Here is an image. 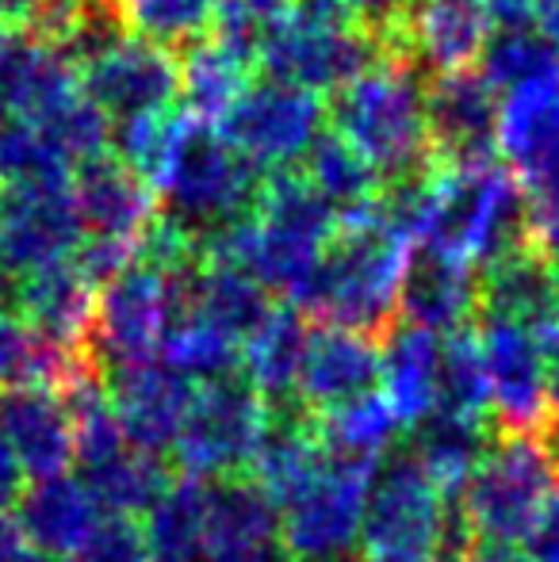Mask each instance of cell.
I'll list each match as a JSON object with an SVG mask.
<instances>
[{
	"mask_svg": "<svg viewBox=\"0 0 559 562\" xmlns=\"http://www.w3.org/2000/svg\"><path fill=\"white\" fill-rule=\"evenodd\" d=\"M77 562H149L142 528L131 517H104Z\"/></svg>",
	"mask_w": 559,
	"mask_h": 562,
	"instance_id": "40",
	"label": "cell"
},
{
	"mask_svg": "<svg viewBox=\"0 0 559 562\" xmlns=\"http://www.w3.org/2000/svg\"><path fill=\"white\" fill-rule=\"evenodd\" d=\"M314 425H318L322 451L329 459L357 467H380L383 456H391V448H395L399 429H403L388 398L376 391L326 409V414H314Z\"/></svg>",
	"mask_w": 559,
	"mask_h": 562,
	"instance_id": "31",
	"label": "cell"
},
{
	"mask_svg": "<svg viewBox=\"0 0 559 562\" xmlns=\"http://www.w3.org/2000/svg\"><path fill=\"white\" fill-rule=\"evenodd\" d=\"M203 562H291L277 502L246 474L208 482Z\"/></svg>",
	"mask_w": 559,
	"mask_h": 562,
	"instance_id": "15",
	"label": "cell"
},
{
	"mask_svg": "<svg viewBox=\"0 0 559 562\" xmlns=\"http://www.w3.org/2000/svg\"><path fill=\"white\" fill-rule=\"evenodd\" d=\"M479 352H483L491 409L502 432H537L548 425L545 360L533 329L510 318L479 314Z\"/></svg>",
	"mask_w": 559,
	"mask_h": 562,
	"instance_id": "14",
	"label": "cell"
},
{
	"mask_svg": "<svg viewBox=\"0 0 559 562\" xmlns=\"http://www.w3.org/2000/svg\"><path fill=\"white\" fill-rule=\"evenodd\" d=\"M559 490V448L545 429L494 432L487 456L456 494L476 540L522 548Z\"/></svg>",
	"mask_w": 559,
	"mask_h": 562,
	"instance_id": "3",
	"label": "cell"
},
{
	"mask_svg": "<svg viewBox=\"0 0 559 562\" xmlns=\"http://www.w3.org/2000/svg\"><path fill=\"white\" fill-rule=\"evenodd\" d=\"M291 0H219V15H238L249 23H265L272 15H280Z\"/></svg>",
	"mask_w": 559,
	"mask_h": 562,
	"instance_id": "48",
	"label": "cell"
},
{
	"mask_svg": "<svg viewBox=\"0 0 559 562\" xmlns=\"http://www.w3.org/2000/svg\"><path fill=\"white\" fill-rule=\"evenodd\" d=\"M479 314V272L471 265L445 252L418 249L414 245L411 268L399 299V322L418 326L425 334L448 337L468 329Z\"/></svg>",
	"mask_w": 559,
	"mask_h": 562,
	"instance_id": "23",
	"label": "cell"
},
{
	"mask_svg": "<svg viewBox=\"0 0 559 562\" xmlns=\"http://www.w3.org/2000/svg\"><path fill=\"white\" fill-rule=\"evenodd\" d=\"M77 479L89 486V494L97 497V505L108 517H146L157 502H161L165 490L177 482V467L165 456L154 451L127 448L120 456H112L108 463L89 467Z\"/></svg>",
	"mask_w": 559,
	"mask_h": 562,
	"instance_id": "32",
	"label": "cell"
},
{
	"mask_svg": "<svg viewBox=\"0 0 559 562\" xmlns=\"http://www.w3.org/2000/svg\"><path fill=\"white\" fill-rule=\"evenodd\" d=\"M376 35L388 58L414 61L425 77H445L479 66L491 20L483 0H411V8Z\"/></svg>",
	"mask_w": 559,
	"mask_h": 562,
	"instance_id": "12",
	"label": "cell"
},
{
	"mask_svg": "<svg viewBox=\"0 0 559 562\" xmlns=\"http://www.w3.org/2000/svg\"><path fill=\"white\" fill-rule=\"evenodd\" d=\"M257 188L261 172L219 131L192 123L157 188V207L165 223L192 237L195 249H203L211 237L254 211Z\"/></svg>",
	"mask_w": 559,
	"mask_h": 562,
	"instance_id": "4",
	"label": "cell"
},
{
	"mask_svg": "<svg viewBox=\"0 0 559 562\" xmlns=\"http://www.w3.org/2000/svg\"><path fill=\"white\" fill-rule=\"evenodd\" d=\"M491 440L494 432L479 417H456L445 414V409H433L429 417L411 425L406 451L418 459V467L429 474L440 494L456 497L463 490V482L471 479V471L479 467V459L487 456Z\"/></svg>",
	"mask_w": 559,
	"mask_h": 562,
	"instance_id": "30",
	"label": "cell"
},
{
	"mask_svg": "<svg viewBox=\"0 0 559 562\" xmlns=\"http://www.w3.org/2000/svg\"><path fill=\"white\" fill-rule=\"evenodd\" d=\"M545 360V394H548V425L559 429V318L545 322L540 329H533Z\"/></svg>",
	"mask_w": 559,
	"mask_h": 562,
	"instance_id": "44",
	"label": "cell"
},
{
	"mask_svg": "<svg viewBox=\"0 0 559 562\" xmlns=\"http://www.w3.org/2000/svg\"><path fill=\"white\" fill-rule=\"evenodd\" d=\"M383 345V398L395 409L399 425L411 429L437 409V375H440V337L418 326L399 322Z\"/></svg>",
	"mask_w": 559,
	"mask_h": 562,
	"instance_id": "29",
	"label": "cell"
},
{
	"mask_svg": "<svg viewBox=\"0 0 559 562\" xmlns=\"http://www.w3.org/2000/svg\"><path fill=\"white\" fill-rule=\"evenodd\" d=\"M380 58H388L380 35L349 15H322L288 4L257 27V69L318 97L345 89Z\"/></svg>",
	"mask_w": 559,
	"mask_h": 562,
	"instance_id": "5",
	"label": "cell"
},
{
	"mask_svg": "<svg viewBox=\"0 0 559 562\" xmlns=\"http://www.w3.org/2000/svg\"><path fill=\"white\" fill-rule=\"evenodd\" d=\"M429 77L406 58H380L334 92L329 123L380 180H403L433 169L429 119H425Z\"/></svg>",
	"mask_w": 559,
	"mask_h": 562,
	"instance_id": "2",
	"label": "cell"
},
{
	"mask_svg": "<svg viewBox=\"0 0 559 562\" xmlns=\"http://www.w3.org/2000/svg\"><path fill=\"white\" fill-rule=\"evenodd\" d=\"M479 314L522 322L525 329H540L545 322L559 318V291L545 252L522 241L517 249L491 260L479 272Z\"/></svg>",
	"mask_w": 559,
	"mask_h": 562,
	"instance_id": "26",
	"label": "cell"
},
{
	"mask_svg": "<svg viewBox=\"0 0 559 562\" xmlns=\"http://www.w3.org/2000/svg\"><path fill=\"white\" fill-rule=\"evenodd\" d=\"M8 38H12V35H8V31H4V27H0V54H4V46H8Z\"/></svg>",
	"mask_w": 559,
	"mask_h": 562,
	"instance_id": "53",
	"label": "cell"
},
{
	"mask_svg": "<svg viewBox=\"0 0 559 562\" xmlns=\"http://www.w3.org/2000/svg\"><path fill=\"white\" fill-rule=\"evenodd\" d=\"M380 371L383 345L376 337L353 334L342 326H318L311 329L295 402L311 414H326L360 394H372L380 386Z\"/></svg>",
	"mask_w": 559,
	"mask_h": 562,
	"instance_id": "21",
	"label": "cell"
},
{
	"mask_svg": "<svg viewBox=\"0 0 559 562\" xmlns=\"http://www.w3.org/2000/svg\"><path fill=\"white\" fill-rule=\"evenodd\" d=\"M445 494L418 467L411 451L383 456L368 486L360 551L365 562H437Z\"/></svg>",
	"mask_w": 559,
	"mask_h": 562,
	"instance_id": "8",
	"label": "cell"
},
{
	"mask_svg": "<svg viewBox=\"0 0 559 562\" xmlns=\"http://www.w3.org/2000/svg\"><path fill=\"white\" fill-rule=\"evenodd\" d=\"M303 177L337 211V218H349L376 207L383 192L380 172L334 131H322L318 142L311 146V154L303 157Z\"/></svg>",
	"mask_w": 559,
	"mask_h": 562,
	"instance_id": "33",
	"label": "cell"
},
{
	"mask_svg": "<svg viewBox=\"0 0 559 562\" xmlns=\"http://www.w3.org/2000/svg\"><path fill=\"white\" fill-rule=\"evenodd\" d=\"M525 241L545 257L559 252V177L525 192Z\"/></svg>",
	"mask_w": 559,
	"mask_h": 562,
	"instance_id": "41",
	"label": "cell"
},
{
	"mask_svg": "<svg viewBox=\"0 0 559 562\" xmlns=\"http://www.w3.org/2000/svg\"><path fill=\"white\" fill-rule=\"evenodd\" d=\"M69 188H74V203L77 215H81L85 237L142 245L149 226L161 218L157 192L138 172H131L112 149L77 165L74 177H69Z\"/></svg>",
	"mask_w": 559,
	"mask_h": 562,
	"instance_id": "19",
	"label": "cell"
},
{
	"mask_svg": "<svg viewBox=\"0 0 559 562\" xmlns=\"http://www.w3.org/2000/svg\"><path fill=\"white\" fill-rule=\"evenodd\" d=\"M85 241L69 177L0 184V272L20 280L58 265Z\"/></svg>",
	"mask_w": 559,
	"mask_h": 562,
	"instance_id": "10",
	"label": "cell"
},
{
	"mask_svg": "<svg viewBox=\"0 0 559 562\" xmlns=\"http://www.w3.org/2000/svg\"><path fill=\"white\" fill-rule=\"evenodd\" d=\"M23 467H20V459H15V451L8 448V440L0 437V513L8 509V505H15L20 502V494L27 486H23Z\"/></svg>",
	"mask_w": 559,
	"mask_h": 562,
	"instance_id": "47",
	"label": "cell"
},
{
	"mask_svg": "<svg viewBox=\"0 0 559 562\" xmlns=\"http://www.w3.org/2000/svg\"><path fill=\"white\" fill-rule=\"evenodd\" d=\"M291 4L311 8V12H322V15H349V20L380 31V27H388V23H395L399 15L411 8V0H291Z\"/></svg>",
	"mask_w": 559,
	"mask_h": 562,
	"instance_id": "42",
	"label": "cell"
},
{
	"mask_svg": "<svg viewBox=\"0 0 559 562\" xmlns=\"http://www.w3.org/2000/svg\"><path fill=\"white\" fill-rule=\"evenodd\" d=\"M548 268H552V280H556V291H559V252L556 257H548Z\"/></svg>",
	"mask_w": 559,
	"mask_h": 562,
	"instance_id": "52",
	"label": "cell"
},
{
	"mask_svg": "<svg viewBox=\"0 0 559 562\" xmlns=\"http://www.w3.org/2000/svg\"><path fill=\"white\" fill-rule=\"evenodd\" d=\"M437 409L456 417H479L491 409V386H487L483 352H479L476 329H456L440 340V375H437Z\"/></svg>",
	"mask_w": 559,
	"mask_h": 562,
	"instance_id": "37",
	"label": "cell"
},
{
	"mask_svg": "<svg viewBox=\"0 0 559 562\" xmlns=\"http://www.w3.org/2000/svg\"><path fill=\"white\" fill-rule=\"evenodd\" d=\"M77 85L112 123H123V119L177 108L180 58L169 46L127 35L108 46L100 58L85 61L77 69Z\"/></svg>",
	"mask_w": 559,
	"mask_h": 562,
	"instance_id": "13",
	"label": "cell"
},
{
	"mask_svg": "<svg viewBox=\"0 0 559 562\" xmlns=\"http://www.w3.org/2000/svg\"><path fill=\"white\" fill-rule=\"evenodd\" d=\"M4 119H8V115H4V108H0V123H4Z\"/></svg>",
	"mask_w": 559,
	"mask_h": 562,
	"instance_id": "54",
	"label": "cell"
},
{
	"mask_svg": "<svg viewBox=\"0 0 559 562\" xmlns=\"http://www.w3.org/2000/svg\"><path fill=\"white\" fill-rule=\"evenodd\" d=\"M188 131H192V119L180 108H165V112H146L112 123V146L115 157L157 192Z\"/></svg>",
	"mask_w": 559,
	"mask_h": 562,
	"instance_id": "35",
	"label": "cell"
},
{
	"mask_svg": "<svg viewBox=\"0 0 559 562\" xmlns=\"http://www.w3.org/2000/svg\"><path fill=\"white\" fill-rule=\"evenodd\" d=\"M414 257V241L368 207L342 218L299 314L383 340L399 326V299Z\"/></svg>",
	"mask_w": 559,
	"mask_h": 562,
	"instance_id": "1",
	"label": "cell"
},
{
	"mask_svg": "<svg viewBox=\"0 0 559 562\" xmlns=\"http://www.w3.org/2000/svg\"><path fill=\"white\" fill-rule=\"evenodd\" d=\"M322 123H326V104L318 92H306L277 77H261L242 92L231 115L219 123V134L261 177H272V172L303 165V157L318 142Z\"/></svg>",
	"mask_w": 559,
	"mask_h": 562,
	"instance_id": "9",
	"label": "cell"
},
{
	"mask_svg": "<svg viewBox=\"0 0 559 562\" xmlns=\"http://www.w3.org/2000/svg\"><path fill=\"white\" fill-rule=\"evenodd\" d=\"M269 406L242 375L195 386V398L172 445V467L188 479H242L261 445Z\"/></svg>",
	"mask_w": 559,
	"mask_h": 562,
	"instance_id": "7",
	"label": "cell"
},
{
	"mask_svg": "<svg viewBox=\"0 0 559 562\" xmlns=\"http://www.w3.org/2000/svg\"><path fill=\"white\" fill-rule=\"evenodd\" d=\"M38 0H0V27L8 35H27L31 23H35Z\"/></svg>",
	"mask_w": 559,
	"mask_h": 562,
	"instance_id": "49",
	"label": "cell"
},
{
	"mask_svg": "<svg viewBox=\"0 0 559 562\" xmlns=\"http://www.w3.org/2000/svg\"><path fill=\"white\" fill-rule=\"evenodd\" d=\"M69 562H74V559H69Z\"/></svg>",
	"mask_w": 559,
	"mask_h": 562,
	"instance_id": "55",
	"label": "cell"
},
{
	"mask_svg": "<svg viewBox=\"0 0 559 562\" xmlns=\"http://www.w3.org/2000/svg\"><path fill=\"white\" fill-rule=\"evenodd\" d=\"M525 562H559V494L545 505L533 532L522 543Z\"/></svg>",
	"mask_w": 559,
	"mask_h": 562,
	"instance_id": "43",
	"label": "cell"
},
{
	"mask_svg": "<svg viewBox=\"0 0 559 562\" xmlns=\"http://www.w3.org/2000/svg\"><path fill=\"white\" fill-rule=\"evenodd\" d=\"M157 352H161L165 368H172L177 375H185L188 383H195V386L242 375V345L238 340L219 334L215 326L192 318V314H185V318L172 322Z\"/></svg>",
	"mask_w": 559,
	"mask_h": 562,
	"instance_id": "36",
	"label": "cell"
},
{
	"mask_svg": "<svg viewBox=\"0 0 559 562\" xmlns=\"http://www.w3.org/2000/svg\"><path fill=\"white\" fill-rule=\"evenodd\" d=\"M0 437L15 451L27 479H54L74 463V422L66 398L51 386H4Z\"/></svg>",
	"mask_w": 559,
	"mask_h": 562,
	"instance_id": "22",
	"label": "cell"
},
{
	"mask_svg": "<svg viewBox=\"0 0 559 562\" xmlns=\"http://www.w3.org/2000/svg\"><path fill=\"white\" fill-rule=\"evenodd\" d=\"M311 318L295 306H272L257 334L242 345V379L265 398V406H288L295 402L299 371L311 345Z\"/></svg>",
	"mask_w": 559,
	"mask_h": 562,
	"instance_id": "28",
	"label": "cell"
},
{
	"mask_svg": "<svg viewBox=\"0 0 559 562\" xmlns=\"http://www.w3.org/2000/svg\"><path fill=\"white\" fill-rule=\"evenodd\" d=\"M20 528L46 559H74L104 520V509L74 474L38 479L20 494Z\"/></svg>",
	"mask_w": 559,
	"mask_h": 562,
	"instance_id": "25",
	"label": "cell"
},
{
	"mask_svg": "<svg viewBox=\"0 0 559 562\" xmlns=\"http://www.w3.org/2000/svg\"><path fill=\"white\" fill-rule=\"evenodd\" d=\"M479 74L494 92H510L517 85L559 74V54L540 38L537 27L491 31L483 54H479Z\"/></svg>",
	"mask_w": 559,
	"mask_h": 562,
	"instance_id": "38",
	"label": "cell"
},
{
	"mask_svg": "<svg viewBox=\"0 0 559 562\" xmlns=\"http://www.w3.org/2000/svg\"><path fill=\"white\" fill-rule=\"evenodd\" d=\"M81 92L77 66L31 35L8 38L0 54V108L20 123H46Z\"/></svg>",
	"mask_w": 559,
	"mask_h": 562,
	"instance_id": "24",
	"label": "cell"
},
{
	"mask_svg": "<svg viewBox=\"0 0 559 562\" xmlns=\"http://www.w3.org/2000/svg\"><path fill=\"white\" fill-rule=\"evenodd\" d=\"M494 157L522 192L559 177V74L499 92Z\"/></svg>",
	"mask_w": 559,
	"mask_h": 562,
	"instance_id": "17",
	"label": "cell"
},
{
	"mask_svg": "<svg viewBox=\"0 0 559 562\" xmlns=\"http://www.w3.org/2000/svg\"><path fill=\"white\" fill-rule=\"evenodd\" d=\"M131 35L169 50H185L219 20V0H120Z\"/></svg>",
	"mask_w": 559,
	"mask_h": 562,
	"instance_id": "39",
	"label": "cell"
},
{
	"mask_svg": "<svg viewBox=\"0 0 559 562\" xmlns=\"http://www.w3.org/2000/svg\"><path fill=\"white\" fill-rule=\"evenodd\" d=\"M257 27L261 23L219 15L215 27L192 46L177 54L180 58V97L177 108L195 126L219 131L242 92L254 85L257 69Z\"/></svg>",
	"mask_w": 559,
	"mask_h": 562,
	"instance_id": "11",
	"label": "cell"
},
{
	"mask_svg": "<svg viewBox=\"0 0 559 562\" xmlns=\"http://www.w3.org/2000/svg\"><path fill=\"white\" fill-rule=\"evenodd\" d=\"M483 12L491 20V31H522L533 27L537 0H483Z\"/></svg>",
	"mask_w": 559,
	"mask_h": 562,
	"instance_id": "45",
	"label": "cell"
},
{
	"mask_svg": "<svg viewBox=\"0 0 559 562\" xmlns=\"http://www.w3.org/2000/svg\"><path fill=\"white\" fill-rule=\"evenodd\" d=\"M425 119H429L433 165L494 161V126H499V92L479 69L429 77L425 85Z\"/></svg>",
	"mask_w": 559,
	"mask_h": 562,
	"instance_id": "18",
	"label": "cell"
},
{
	"mask_svg": "<svg viewBox=\"0 0 559 562\" xmlns=\"http://www.w3.org/2000/svg\"><path fill=\"white\" fill-rule=\"evenodd\" d=\"M203 497L208 482L188 474L165 490L142 525L149 562H203Z\"/></svg>",
	"mask_w": 559,
	"mask_h": 562,
	"instance_id": "34",
	"label": "cell"
},
{
	"mask_svg": "<svg viewBox=\"0 0 559 562\" xmlns=\"http://www.w3.org/2000/svg\"><path fill=\"white\" fill-rule=\"evenodd\" d=\"M533 23H537L540 38H545V43L559 54V0H537V15H533Z\"/></svg>",
	"mask_w": 559,
	"mask_h": 562,
	"instance_id": "50",
	"label": "cell"
},
{
	"mask_svg": "<svg viewBox=\"0 0 559 562\" xmlns=\"http://www.w3.org/2000/svg\"><path fill=\"white\" fill-rule=\"evenodd\" d=\"M0 311H12V280L0 272Z\"/></svg>",
	"mask_w": 559,
	"mask_h": 562,
	"instance_id": "51",
	"label": "cell"
},
{
	"mask_svg": "<svg viewBox=\"0 0 559 562\" xmlns=\"http://www.w3.org/2000/svg\"><path fill=\"white\" fill-rule=\"evenodd\" d=\"M104 386L131 448L154 451V456L172 451L195 398V383L165 368L161 360H135L108 368Z\"/></svg>",
	"mask_w": 559,
	"mask_h": 562,
	"instance_id": "16",
	"label": "cell"
},
{
	"mask_svg": "<svg viewBox=\"0 0 559 562\" xmlns=\"http://www.w3.org/2000/svg\"><path fill=\"white\" fill-rule=\"evenodd\" d=\"M0 562H51V559L23 536L20 520L0 513Z\"/></svg>",
	"mask_w": 559,
	"mask_h": 562,
	"instance_id": "46",
	"label": "cell"
},
{
	"mask_svg": "<svg viewBox=\"0 0 559 562\" xmlns=\"http://www.w3.org/2000/svg\"><path fill=\"white\" fill-rule=\"evenodd\" d=\"M185 314L215 326L238 345H246L257 334L265 318L272 314V295L246 272V268L231 265V260L200 257L188 283V306ZM180 314V318H185Z\"/></svg>",
	"mask_w": 559,
	"mask_h": 562,
	"instance_id": "27",
	"label": "cell"
},
{
	"mask_svg": "<svg viewBox=\"0 0 559 562\" xmlns=\"http://www.w3.org/2000/svg\"><path fill=\"white\" fill-rule=\"evenodd\" d=\"M97 291L100 288L74 260H58L12 280V314L51 345L89 352Z\"/></svg>",
	"mask_w": 559,
	"mask_h": 562,
	"instance_id": "20",
	"label": "cell"
},
{
	"mask_svg": "<svg viewBox=\"0 0 559 562\" xmlns=\"http://www.w3.org/2000/svg\"><path fill=\"white\" fill-rule=\"evenodd\" d=\"M195 265L200 260L169 268L135 257L120 276H112L97 291L89 356L100 371L135 360H154L169 326L185 314Z\"/></svg>",
	"mask_w": 559,
	"mask_h": 562,
	"instance_id": "6",
	"label": "cell"
}]
</instances>
